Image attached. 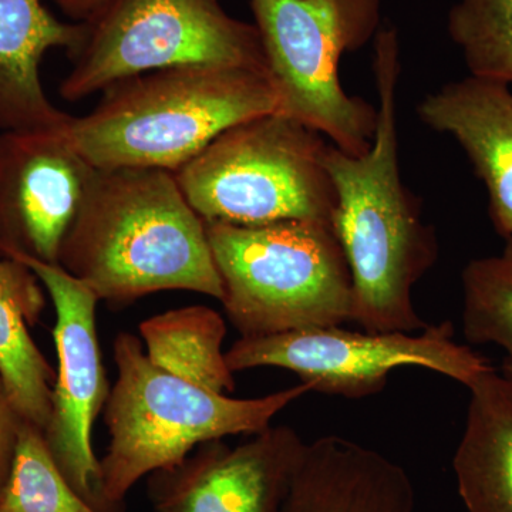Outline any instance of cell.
<instances>
[{
    "mask_svg": "<svg viewBox=\"0 0 512 512\" xmlns=\"http://www.w3.org/2000/svg\"><path fill=\"white\" fill-rule=\"evenodd\" d=\"M43 289L28 265L0 255V377L20 419L45 431L56 375L29 333L46 306Z\"/></svg>",
    "mask_w": 512,
    "mask_h": 512,
    "instance_id": "e0dca14e",
    "label": "cell"
},
{
    "mask_svg": "<svg viewBox=\"0 0 512 512\" xmlns=\"http://www.w3.org/2000/svg\"><path fill=\"white\" fill-rule=\"evenodd\" d=\"M461 284L464 338L498 346L512 359V239L501 254L468 262Z\"/></svg>",
    "mask_w": 512,
    "mask_h": 512,
    "instance_id": "ffe728a7",
    "label": "cell"
},
{
    "mask_svg": "<svg viewBox=\"0 0 512 512\" xmlns=\"http://www.w3.org/2000/svg\"><path fill=\"white\" fill-rule=\"evenodd\" d=\"M308 443L269 426L238 446L208 441L173 467L150 474L156 512H281Z\"/></svg>",
    "mask_w": 512,
    "mask_h": 512,
    "instance_id": "7c38bea8",
    "label": "cell"
},
{
    "mask_svg": "<svg viewBox=\"0 0 512 512\" xmlns=\"http://www.w3.org/2000/svg\"><path fill=\"white\" fill-rule=\"evenodd\" d=\"M86 37V23L62 22L42 0H0V128L60 127L72 116L57 109L40 80V63L52 49L69 56Z\"/></svg>",
    "mask_w": 512,
    "mask_h": 512,
    "instance_id": "9a60e30c",
    "label": "cell"
},
{
    "mask_svg": "<svg viewBox=\"0 0 512 512\" xmlns=\"http://www.w3.org/2000/svg\"><path fill=\"white\" fill-rule=\"evenodd\" d=\"M328 146L299 121L265 114L228 128L174 174L207 222L332 225L336 195L325 165Z\"/></svg>",
    "mask_w": 512,
    "mask_h": 512,
    "instance_id": "8992f818",
    "label": "cell"
},
{
    "mask_svg": "<svg viewBox=\"0 0 512 512\" xmlns=\"http://www.w3.org/2000/svg\"><path fill=\"white\" fill-rule=\"evenodd\" d=\"M140 335L160 369L211 392H234V372L222 352L227 323L214 309L194 305L151 316L140 323Z\"/></svg>",
    "mask_w": 512,
    "mask_h": 512,
    "instance_id": "ac0fdd59",
    "label": "cell"
},
{
    "mask_svg": "<svg viewBox=\"0 0 512 512\" xmlns=\"http://www.w3.org/2000/svg\"><path fill=\"white\" fill-rule=\"evenodd\" d=\"M417 116L463 148L488 195V215L512 239V90L510 84L467 76L427 94Z\"/></svg>",
    "mask_w": 512,
    "mask_h": 512,
    "instance_id": "4fadbf2b",
    "label": "cell"
},
{
    "mask_svg": "<svg viewBox=\"0 0 512 512\" xmlns=\"http://www.w3.org/2000/svg\"><path fill=\"white\" fill-rule=\"evenodd\" d=\"M221 303L241 336H268L350 322L352 276L332 225L207 222Z\"/></svg>",
    "mask_w": 512,
    "mask_h": 512,
    "instance_id": "5b68a950",
    "label": "cell"
},
{
    "mask_svg": "<svg viewBox=\"0 0 512 512\" xmlns=\"http://www.w3.org/2000/svg\"><path fill=\"white\" fill-rule=\"evenodd\" d=\"M69 121L0 133V255L59 264L97 170L74 146Z\"/></svg>",
    "mask_w": 512,
    "mask_h": 512,
    "instance_id": "8fae6325",
    "label": "cell"
},
{
    "mask_svg": "<svg viewBox=\"0 0 512 512\" xmlns=\"http://www.w3.org/2000/svg\"><path fill=\"white\" fill-rule=\"evenodd\" d=\"M113 353L119 376L104 406L110 443L100 461L101 512L123 510L141 478L175 466L201 444L268 429L312 392L306 383L255 399L211 392L154 365L127 332L116 336Z\"/></svg>",
    "mask_w": 512,
    "mask_h": 512,
    "instance_id": "277c9868",
    "label": "cell"
},
{
    "mask_svg": "<svg viewBox=\"0 0 512 512\" xmlns=\"http://www.w3.org/2000/svg\"><path fill=\"white\" fill-rule=\"evenodd\" d=\"M279 114L362 156L377 127V109L340 83L342 56L380 30L382 0H249Z\"/></svg>",
    "mask_w": 512,
    "mask_h": 512,
    "instance_id": "52a82bcc",
    "label": "cell"
},
{
    "mask_svg": "<svg viewBox=\"0 0 512 512\" xmlns=\"http://www.w3.org/2000/svg\"><path fill=\"white\" fill-rule=\"evenodd\" d=\"M501 373H504L505 376L511 377L512 379V359H505L503 366H501Z\"/></svg>",
    "mask_w": 512,
    "mask_h": 512,
    "instance_id": "cb8c5ba5",
    "label": "cell"
},
{
    "mask_svg": "<svg viewBox=\"0 0 512 512\" xmlns=\"http://www.w3.org/2000/svg\"><path fill=\"white\" fill-rule=\"evenodd\" d=\"M104 2L106 0H55L56 5L77 22L89 19Z\"/></svg>",
    "mask_w": 512,
    "mask_h": 512,
    "instance_id": "603a6c76",
    "label": "cell"
},
{
    "mask_svg": "<svg viewBox=\"0 0 512 512\" xmlns=\"http://www.w3.org/2000/svg\"><path fill=\"white\" fill-rule=\"evenodd\" d=\"M0 512H97L67 483L43 431L23 421Z\"/></svg>",
    "mask_w": 512,
    "mask_h": 512,
    "instance_id": "d6986e66",
    "label": "cell"
},
{
    "mask_svg": "<svg viewBox=\"0 0 512 512\" xmlns=\"http://www.w3.org/2000/svg\"><path fill=\"white\" fill-rule=\"evenodd\" d=\"M232 372L279 367L312 392L365 399L382 392L390 373L416 366L470 387L493 369L485 357L454 340L451 322L420 332H355L340 326L268 336H241L225 352Z\"/></svg>",
    "mask_w": 512,
    "mask_h": 512,
    "instance_id": "9c48e42d",
    "label": "cell"
},
{
    "mask_svg": "<svg viewBox=\"0 0 512 512\" xmlns=\"http://www.w3.org/2000/svg\"><path fill=\"white\" fill-rule=\"evenodd\" d=\"M13 259L35 272L55 306L53 338L59 365L52 414L43 436L67 483L101 512L100 461L94 453L93 426L111 389L97 338L99 296L59 264L28 256Z\"/></svg>",
    "mask_w": 512,
    "mask_h": 512,
    "instance_id": "30bf717a",
    "label": "cell"
},
{
    "mask_svg": "<svg viewBox=\"0 0 512 512\" xmlns=\"http://www.w3.org/2000/svg\"><path fill=\"white\" fill-rule=\"evenodd\" d=\"M279 113L268 74L237 66H181L130 77L104 90L67 131L96 168L177 173L242 121Z\"/></svg>",
    "mask_w": 512,
    "mask_h": 512,
    "instance_id": "3957f363",
    "label": "cell"
},
{
    "mask_svg": "<svg viewBox=\"0 0 512 512\" xmlns=\"http://www.w3.org/2000/svg\"><path fill=\"white\" fill-rule=\"evenodd\" d=\"M447 30L471 76L512 84V0H458Z\"/></svg>",
    "mask_w": 512,
    "mask_h": 512,
    "instance_id": "44dd1931",
    "label": "cell"
},
{
    "mask_svg": "<svg viewBox=\"0 0 512 512\" xmlns=\"http://www.w3.org/2000/svg\"><path fill=\"white\" fill-rule=\"evenodd\" d=\"M468 390L453 458L458 495L468 512H512V379L493 367Z\"/></svg>",
    "mask_w": 512,
    "mask_h": 512,
    "instance_id": "2e32d148",
    "label": "cell"
},
{
    "mask_svg": "<svg viewBox=\"0 0 512 512\" xmlns=\"http://www.w3.org/2000/svg\"><path fill=\"white\" fill-rule=\"evenodd\" d=\"M412 478L396 461L345 437L308 443L281 512H413Z\"/></svg>",
    "mask_w": 512,
    "mask_h": 512,
    "instance_id": "5bb4252c",
    "label": "cell"
},
{
    "mask_svg": "<svg viewBox=\"0 0 512 512\" xmlns=\"http://www.w3.org/2000/svg\"><path fill=\"white\" fill-rule=\"evenodd\" d=\"M59 265L111 305L161 291L224 296L205 221L160 168H97Z\"/></svg>",
    "mask_w": 512,
    "mask_h": 512,
    "instance_id": "7a4b0ae2",
    "label": "cell"
},
{
    "mask_svg": "<svg viewBox=\"0 0 512 512\" xmlns=\"http://www.w3.org/2000/svg\"><path fill=\"white\" fill-rule=\"evenodd\" d=\"M84 23L86 37L60 84V96L72 103L173 67L237 66L268 74L258 29L228 15L220 0H106Z\"/></svg>",
    "mask_w": 512,
    "mask_h": 512,
    "instance_id": "ba28073f",
    "label": "cell"
},
{
    "mask_svg": "<svg viewBox=\"0 0 512 512\" xmlns=\"http://www.w3.org/2000/svg\"><path fill=\"white\" fill-rule=\"evenodd\" d=\"M22 423L23 420L20 419L15 407L10 403L5 384L0 377V493H2L10 470H12Z\"/></svg>",
    "mask_w": 512,
    "mask_h": 512,
    "instance_id": "7402d4cb",
    "label": "cell"
},
{
    "mask_svg": "<svg viewBox=\"0 0 512 512\" xmlns=\"http://www.w3.org/2000/svg\"><path fill=\"white\" fill-rule=\"evenodd\" d=\"M373 72L379 107L372 146L362 156L330 143L326 150L336 195L332 228L352 276L350 322L369 332H420L429 325L414 308L413 289L436 264L439 242L400 173L396 29L377 32Z\"/></svg>",
    "mask_w": 512,
    "mask_h": 512,
    "instance_id": "6da1fadb",
    "label": "cell"
}]
</instances>
